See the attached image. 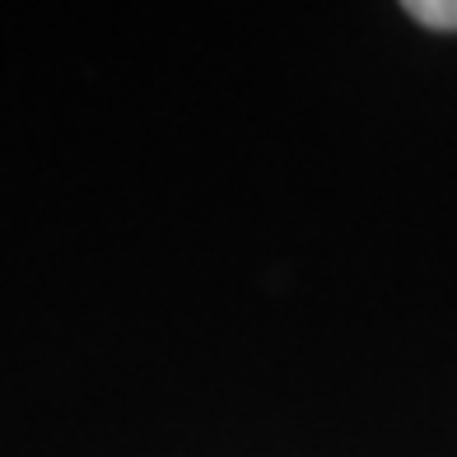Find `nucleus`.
Instances as JSON below:
<instances>
[{
    "instance_id": "1",
    "label": "nucleus",
    "mask_w": 457,
    "mask_h": 457,
    "mask_svg": "<svg viewBox=\"0 0 457 457\" xmlns=\"http://www.w3.org/2000/svg\"><path fill=\"white\" fill-rule=\"evenodd\" d=\"M406 14L425 29H457V0H411Z\"/></svg>"
}]
</instances>
